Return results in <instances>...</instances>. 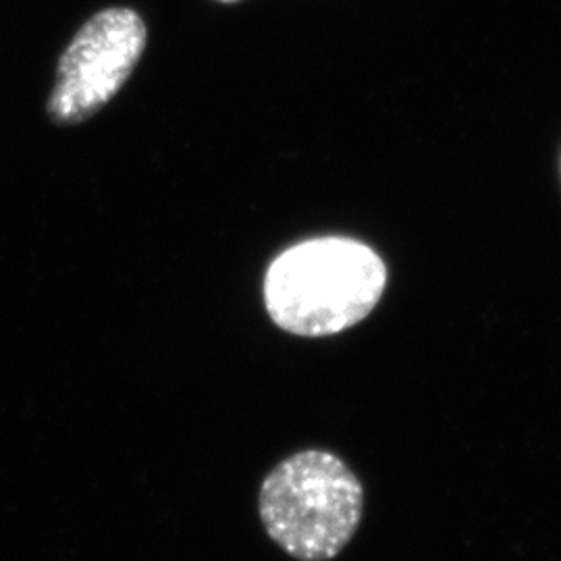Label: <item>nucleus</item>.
Wrapping results in <instances>:
<instances>
[{
  "mask_svg": "<svg viewBox=\"0 0 561 561\" xmlns=\"http://www.w3.org/2000/svg\"><path fill=\"white\" fill-rule=\"evenodd\" d=\"M219 2H227V4H231V2H240V0H219Z\"/></svg>",
  "mask_w": 561,
  "mask_h": 561,
  "instance_id": "nucleus-4",
  "label": "nucleus"
},
{
  "mask_svg": "<svg viewBox=\"0 0 561 561\" xmlns=\"http://www.w3.org/2000/svg\"><path fill=\"white\" fill-rule=\"evenodd\" d=\"M259 510L268 537L291 558L333 560L360 524L364 491L345 461L312 449L271 470Z\"/></svg>",
  "mask_w": 561,
  "mask_h": 561,
  "instance_id": "nucleus-2",
  "label": "nucleus"
},
{
  "mask_svg": "<svg viewBox=\"0 0 561 561\" xmlns=\"http://www.w3.org/2000/svg\"><path fill=\"white\" fill-rule=\"evenodd\" d=\"M387 266L360 241L322 238L298 243L268 266L264 301L280 329L327 337L364 321L381 300Z\"/></svg>",
  "mask_w": 561,
  "mask_h": 561,
  "instance_id": "nucleus-1",
  "label": "nucleus"
},
{
  "mask_svg": "<svg viewBox=\"0 0 561 561\" xmlns=\"http://www.w3.org/2000/svg\"><path fill=\"white\" fill-rule=\"evenodd\" d=\"M560 180H561V152H560Z\"/></svg>",
  "mask_w": 561,
  "mask_h": 561,
  "instance_id": "nucleus-5",
  "label": "nucleus"
},
{
  "mask_svg": "<svg viewBox=\"0 0 561 561\" xmlns=\"http://www.w3.org/2000/svg\"><path fill=\"white\" fill-rule=\"evenodd\" d=\"M146 48V25L134 9L113 7L81 25L59 60L48 115L55 123H80L111 101Z\"/></svg>",
  "mask_w": 561,
  "mask_h": 561,
  "instance_id": "nucleus-3",
  "label": "nucleus"
}]
</instances>
